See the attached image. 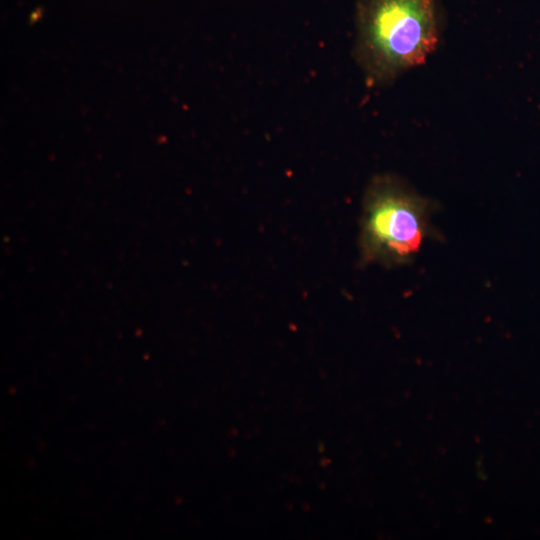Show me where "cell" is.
<instances>
[{
  "mask_svg": "<svg viewBox=\"0 0 540 540\" xmlns=\"http://www.w3.org/2000/svg\"><path fill=\"white\" fill-rule=\"evenodd\" d=\"M437 0H357L356 61L372 86L422 65L440 39Z\"/></svg>",
  "mask_w": 540,
  "mask_h": 540,
  "instance_id": "cell-1",
  "label": "cell"
},
{
  "mask_svg": "<svg viewBox=\"0 0 540 540\" xmlns=\"http://www.w3.org/2000/svg\"><path fill=\"white\" fill-rule=\"evenodd\" d=\"M431 203L405 181L379 175L367 187L360 233L365 263L388 266L413 259L430 235Z\"/></svg>",
  "mask_w": 540,
  "mask_h": 540,
  "instance_id": "cell-2",
  "label": "cell"
}]
</instances>
